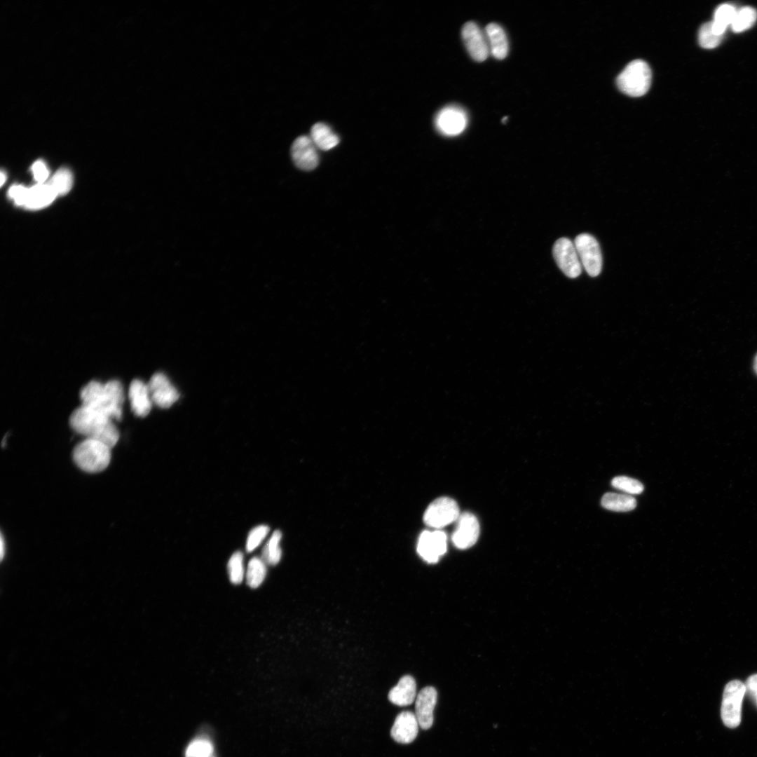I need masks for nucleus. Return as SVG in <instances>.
<instances>
[{
    "mask_svg": "<svg viewBox=\"0 0 757 757\" xmlns=\"http://www.w3.org/2000/svg\"><path fill=\"white\" fill-rule=\"evenodd\" d=\"M113 419L105 414L82 404L70 416L71 427L86 438L100 441L112 448L119 439Z\"/></svg>",
    "mask_w": 757,
    "mask_h": 757,
    "instance_id": "f257e3e1",
    "label": "nucleus"
},
{
    "mask_svg": "<svg viewBox=\"0 0 757 757\" xmlns=\"http://www.w3.org/2000/svg\"><path fill=\"white\" fill-rule=\"evenodd\" d=\"M148 387L152 402L161 408H168L179 398V393L163 373L154 374Z\"/></svg>",
    "mask_w": 757,
    "mask_h": 757,
    "instance_id": "ddd939ff",
    "label": "nucleus"
},
{
    "mask_svg": "<svg viewBox=\"0 0 757 757\" xmlns=\"http://www.w3.org/2000/svg\"><path fill=\"white\" fill-rule=\"evenodd\" d=\"M111 449V447L100 441L86 438L75 446L73 459L82 470L98 472L109 465Z\"/></svg>",
    "mask_w": 757,
    "mask_h": 757,
    "instance_id": "7ed1b4c3",
    "label": "nucleus"
},
{
    "mask_svg": "<svg viewBox=\"0 0 757 757\" xmlns=\"http://www.w3.org/2000/svg\"><path fill=\"white\" fill-rule=\"evenodd\" d=\"M461 36L468 53L474 60L483 62L487 58L489 53L487 39L485 33L475 22H465L461 29Z\"/></svg>",
    "mask_w": 757,
    "mask_h": 757,
    "instance_id": "9b49d317",
    "label": "nucleus"
},
{
    "mask_svg": "<svg viewBox=\"0 0 757 757\" xmlns=\"http://www.w3.org/2000/svg\"><path fill=\"white\" fill-rule=\"evenodd\" d=\"M416 697V684L409 675L402 676L397 685L388 693V700L393 704L405 707L410 705Z\"/></svg>",
    "mask_w": 757,
    "mask_h": 757,
    "instance_id": "a211bd4d",
    "label": "nucleus"
},
{
    "mask_svg": "<svg viewBox=\"0 0 757 757\" xmlns=\"http://www.w3.org/2000/svg\"><path fill=\"white\" fill-rule=\"evenodd\" d=\"M582 266L587 274L596 277L602 268V256L599 245L594 237L588 233H581L574 240Z\"/></svg>",
    "mask_w": 757,
    "mask_h": 757,
    "instance_id": "423d86ee",
    "label": "nucleus"
},
{
    "mask_svg": "<svg viewBox=\"0 0 757 757\" xmlns=\"http://www.w3.org/2000/svg\"><path fill=\"white\" fill-rule=\"evenodd\" d=\"M28 188H26L21 185H15L11 187L8 191V196L13 199L14 202L18 205H25L27 193Z\"/></svg>",
    "mask_w": 757,
    "mask_h": 757,
    "instance_id": "72a5a7b5",
    "label": "nucleus"
},
{
    "mask_svg": "<svg viewBox=\"0 0 757 757\" xmlns=\"http://www.w3.org/2000/svg\"><path fill=\"white\" fill-rule=\"evenodd\" d=\"M601 503L604 508L615 512L630 511L636 506V500L633 496L611 492L603 496Z\"/></svg>",
    "mask_w": 757,
    "mask_h": 757,
    "instance_id": "4be33fe9",
    "label": "nucleus"
},
{
    "mask_svg": "<svg viewBox=\"0 0 757 757\" xmlns=\"http://www.w3.org/2000/svg\"><path fill=\"white\" fill-rule=\"evenodd\" d=\"M468 116L460 107L449 105L442 108L437 114L435 125L437 130L447 136L461 134L466 128Z\"/></svg>",
    "mask_w": 757,
    "mask_h": 757,
    "instance_id": "1a4fd4ad",
    "label": "nucleus"
},
{
    "mask_svg": "<svg viewBox=\"0 0 757 757\" xmlns=\"http://www.w3.org/2000/svg\"><path fill=\"white\" fill-rule=\"evenodd\" d=\"M82 404L98 410L112 419L120 420L124 401L121 383L116 380L102 383L90 381L80 393Z\"/></svg>",
    "mask_w": 757,
    "mask_h": 757,
    "instance_id": "f03ea898",
    "label": "nucleus"
},
{
    "mask_svg": "<svg viewBox=\"0 0 757 757\" xmlns=\"http://www.w3.org/2000/svg\"><path fill=\"white\" fill-rule=\"evenodd\" d=\"M552 252L557 266L567 277L575 278L580 275L582 264L574 243L570 239H558L553 246Z\"/></svg>",
    "mask_w": 757,
    "mask_h": 757,
    "instance_id": "6e6552de",
    "label": "nucleus"
},
{
    "mask_svg": "<svg viewBox=\"0 0 757 757\" xmlns=\"http://www.w3.org/2000/svg\"><path fill=\"white\" fill-rule=\"evenodd\" d=\"M611 484L614 488L628 494H639L643 491V485L639 481L626 476L614 477Z\"/></svg>",
    "mask_w": 757,
    "mask_h": 757,
    "instance_id": "c756f323",
    "label": "nucleus"
},
{
    "mask_svg": "<svg viewBox=\"0 0 757 757\" xmlns=\"http://www.w3.org/2000/svg\"><path fill=\"white\" fill-rule=\"evenodd\" d=\"M753 369H754L755 372L757 374V354L755 356L754 361H753Z\"/></svg>",
    "mask_w": 757,
    "mask_h": 757,
    "instance_id": "4c0bfd02",
    "label": "nucleus"
},
{
    "mask_svg": "<svg viewBox=\"0 0 757 757\" xmlns=\"http://www.w3.org/2000/svg\"><path fill=\"white\" fill-rule=\"evenodd\" d=\"M736 10L730 4H723L716 11L712 26L714 32L718 35L724 33L727 26L731 25L735 17Z\"/></svg>",
    "mask_w": 757,
    "mask_h": 757,
    "instance_id": "393cba45",
    "label": "nucleus"
},
{
    "mask_svg": "<svg viewBox=\"0 0 757 757\" xmlns=\"http://www.w3.org/2000/svg\"><path fill=\"white\" fill-rule=\"evenodd\" d=\"M5 179H6V175H5V173H4V172H1V186H2L3 184H4V182H5Z\"/></svg>",
    "mask_w": 757,
    "mask_h": 757,
    "instance_id": "e433bc0d",
    "label": "nucleus"
},
{
    "mask_svg": "<svg viewBox=\"0 0 757 757\" xmlns=\"http://www.w3.org/2000/svg\"><path fill=\"white\" fill-rule=\"evenodd\" d=\"M243 554L241 552H236L232 554L227 564L228 573L230 581L234 585L241 583L244 578Z\"/></svg>",
    "mask_w": 757,
    "mask_h": 757,
    "instance_id": "cd10ccee",
    "label": "nucleus"
},
{
    "mask_svg": "<svg viewBox=\"0 0 757 757\" xmlns=\"http://www.w3.org/2000/svg\"></svg>",
    "mask_w": 757,
    "mask_h": 757,
    "instance_id": "58836bf2",
    "label": "nucleus"
},
{
    "mask_svg": "<svg viewBox=\"0 0 757 757\" xmlns=\"http://www.w3.org/2000/svg\"><path fill=\"white\" fill-rule=\"evenodd\" d=\"M72 174L69 169L65 168L59 169L48 182L57 196L68 193L72 186Z\"/></svg>",
    "mask_w": 757,
    "mask_h": 757,
    "instance_id": "bb28decb",
    "label": "nucleus"
},
{
    "mask_svg": "<svg viewBox=\"0 0 757 757\" xmlns=\"http://www.w3.org/2000/svg\"><path fill=\"white\" fill-rule=\"evenodd\" d=\"M0 546H1V559H3V557H4V553H5V543H4V537L2 536H1Z\"/></svg>",
    "mask_w": 757,
    "mask_h": 757,
    "instance_id": "c9c22d12",
    "label": "nucleus"
},
{
    "mask_svg": "<svg viewBox=\"0 0 757 757\" xmlns=\"http://www.w3.org/2000/svg\"><path fill=\"white\" fill-rule=\"evenodd\" d=\"M269 531L268 526L260 525L254 528L249 533L246 543L248 552L254 550L264 540Z\"/></svg>",
    "mask_w": 757,
    "mask_h": 757,
    "instance_id": "2f4dec72",
    "label": "nucleus"
},
{
    "mask_svg": "<svg viewBox=\"0 0 757 757\" xmlns=\"http://www.w3.org/2000/svg\"><path fill=\"white\" fill-rule=\"evenodd\" d=\"M418 721L414 713L404 711L399 714L390 730L391 737L400 744H409L416 737Z\"/></svg>",
    "mask_w": 757,
    "mask_h": 757,
    "instance_id": "dca6fc26",
    "label": "nucleus"
},
{
    "mask_svg": "<svg viewBox=\"0 0 757 757\" xmlns=\"http://www.w3.org/2000/svg\"><path fill=\"white\" fill-rule=\"evenodd\" d=\"M757 19V12L751 7H743L736 11L731 23L735 32H742L751 27Z\"/></svg>",
    "mask_w": 757,
    "mask_h": 757,
    "instance_id": "a878e982",
    "label": "nucleus"
},
{
    "mask_svg": "<svg viewBox=\"0 0 757 757\" xmlns=\"http://www.w3.org/2000/svg\"><path fill=\"white\" fill-rule=\"evenodd\" d=\"M128 396L132 411L140 417H144L151 411L152 400L148 385L139 379L133 380L129 388Z\"/></svg>",
    "mask_w": 757,
    "mask_h": 757,
    "instance_id": "f3484780",
    "label": "nucleus"
},
{
    "mask_svg": "<svg viewBox=\"0 0 757 757\" xmlns=\"http://www.w3.org/2000/svg\"><path fill=\"white\" fill-rule=\"evenodd\" d=\"M722 35H718L714 32L711 22L703 24L698 33L700 45L702 48L707 49L718 46L722 40Z\"/></svg>",
    "mask_w": 757,
    "mask_h": 757,
    "instance_id": "c85d7f7f",
    "label": "nucleus"
},
{
    "mask_svg": "<svg viewBox=\"0 0 757 757\" xmlns=\"http://www.w3.org/2000/svg\"><path fill=\"white\" fill-rule=\"evenodd\" d=\"M311 139L318 149L328 151L339 142V137L325 123H317L311 130Z\"/></svg>",
    "mask_w": 757,
    "mask_h": 757,
    "instance_id": "412c9836",
    "label": "nucleus"
},
{
    "mask_svg": "<svg viewBox=\"0 0 757 757\" xmlns=\"http://www.w3.org/2000/svg\"><path fill=\"white\" fill-rule=\"evenodd\" d=\"M281 538V532L275 531L265 545L262 551L261 559L266 564L274 566L280 561L282 555L280 547Z\"/></svg>",
    "mask_w": 757,
    "mask_h": 757,
    "instance_id": "b1692460",
    "label": "nucleus"
},
{
    "mask_svg": "<svg viewBox=\"0 0 757 757\" xmlns=\"http://www.w3.org/2000/svg\"><path fill=\"white\" fill-rule=\"evenodd\" d=\"M31 170L34 178L38 182V184H43L48 177V169L46 163L41 160H38L35 161L33 163Z\"/></svg>",
    "mask_w": 757,
    "mask_h": 757,
    "instance_id": "473e14b6",
    "label": "nucleus"
},
{
    "mask_svg": "<svg viewBox=\"0 0 757 757\" xmlns=\"http://www.w3.org/2000/svg\"><path fill=\"white\" fill-rule=\"evenodd\" d=\"M489 52L498 60L504 59L508 53V41L503 29L498 24L491 22L485 28Z\"/></svg>",
    "mask_w": 757,
    "mask_h": 757,
    "instance_id": "6ab92c4d",
    "label": "nucleus"
},
{
    "mask_svg": "<svg viewBox=\"0 0 757 757\" xmlns=\"http://www.w3.org/2000/svg\"><path fill=\"white\" fill-rule=\"evenodd\" d=\"M651 83V70L641 60L629 62L617 78V86L623 93L631 97L645 95Z\"/></svg>",
    "mask_w": 757,
    "mask_h": 757,
    "instance_id": "20e7f679",
    "label": "nucleus"
},
{
    "mask_svg": "<svg viewBox=\"0 0 757 757\" xmlns=\"http://www.w3.org/2000/svg\"><path fill=\"white\" fill-rule=\"evenodd\" d=\"M212 753L213 746L210 741L198 739L189 744L185 757H212Z\"/></svg>",
    "mask_w": 757,
    "mask_h": 757,
    "instance_id": "7c9ffc66",
    "label": "nucleus"
},
{
    "mask_svg": "<svg viewBox=\"0 0 757 757\" xmlns=\"http://www.w3.org/2000/svg\"><path fill=\"white\" fill-rule=\"evenodd\" d=\"M437 694L435 688H423L416 695L415 700V715L419 726L429 729L433 723V711L437 703Z\"/></svg>",
    "mask_w": 757,
    "mask_h": 757,
    "instance_id": "2eb2a0df",
    "label": "nucleus"
},
{
    "mask_svg": "<svg viewBox=\"0 0 757 757\" xmlns=\"http://www.w3.org/2000/svg\"><path fill=\"white\" fill-rule=\"evenodd\" d=\"M417 551L427 562L433 564L446 551V536L440 530L424 531L419 536Z\"/></svg>",
    "mask_w": 757,
    "mask_h": 757,
    "instance_id": "9d476101",
    "label": "nucleus"
},
{
    "mask_svg": "<svg viewBox=\"0 0 757 757\" xmlns=\"http://www.w3.org/2000/svg\"><path fill=\"white\" fill-rule=\"evenodd\" d=\"M456 502L449 497L435 499L427 507L424 515V523L432 528H440L458 519L460 515Z\"/></svg>",
    "mask_w": 757,
    "mask_h": 757,
    "instance_id": "0eeeda50",
    "label": "nucleus"
},
{
    "mask_svg": "<svg viewBox=\"0 0 757 757\" xmlns=\"http://www.w3.org/2000/svg\"><path fill=\"white\" fill-rule=\"evenodd\" d=\"M456 521L451 537L453 545L461 550L474 545L479 535V524L476 517L470 512H463Z\"/></svg>",
    "mask_w": 757,
    "mask_h": 757,
    "instance_id": "f8f14e48",
    "label": "nucleus"
},
{
    "mask_svg": "<svg viewBox=\"0 0 757 757\" xmlns=\"http://www.w3.org/2000/svg\"><path fill=\"white\" fill-rule=\"evenodd\" d=\"M266 564L261 558L257 557L250 560L246 572V581L249 587L255 589L261 585L266 575Z\"/></svg>",
    "mask_w": 757,
    "mask_h": 757,
    "instance_id": "5701e85b",
    "label": "nucleus"
},
{
    "mask_svg": "<svg viewBox=\"0 0 757 757\" xmlns=\"http://www.w3.org/2000/svg\"><path fill=\"white\" fill-rule=\"evenodd\" d=\"M57 196L48 183L37 184L28 189L24 206L39 209L50 204Z\"/></svg>",
    "mask_w": 757,
    "mask_h": 757,
    "instance_id": "aec40b11",
    "label": "nucleus"
},
{
    "mask_svg": "<svg viewBox=\"0 0 757 757\" xmlns=\"http://www.w3.org/2000/svg\"><path fill=\"white\" fill-rule=\"evenodd\" d=\"M746 693L757 707V674L750 676L745 683Z\"/></svg>",
    "mask_w": 757,
    "mask_h": 757,
    "instance_id": "f704fd0d",
    "label": "nucleus"
},
{
    "mask_svg": "<svg viewBox=\"0 0 757 757\" xmlns=\"http://www.w3.org/2000/svg\"><path fill=\"white\" fill-rule=\"evenodd\" d=\"M745 694V684L741 681L732 680L726 684L721 707V719L726 727L735 728L740 724Z\"/></svg>",
    "mask_w": 757,
    "mask_h": 757,
    "instance_id": "39448f33",
    "label": "nucleus"
},
{
    "mask_svg": "<svg viewBox=\"0 0 757 757\" xmlns=\"http://www.w3.org/2000/svg\"><path fill=\"white\" fill-rule=\"evenodd\" d=\"M291 154L294 164L301 170H312L318 165L317 147L310 137L302 135L297 137L292 145Z\"/></svg>",
    "mask_w": 757,
    "mask_h": 757,
    "instance_id": "4468645a",
    "label": "nucleus"
}]
</instances>
